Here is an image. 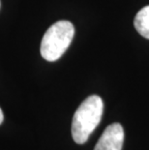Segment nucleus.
Here are the masks:
<instances>
[{"label":"nucleus","mask_w":149,"mask_h":150,"mask_svg":"<svg viewBox=\"0 0 149 150\" xmlns=\"http://www.w3.org/2000/svg\"><path fill=\"white\" fill-rule=\"evenodd\" d=\"M104 112L102 98L91 95L81 104L72 121V137L78 144L87 142L93 131L99 125Z\"/></svg>","instance_id":"obj_1"},{"label":"nucleus","mask_w":149,"mask_h":150,"mask_svg":"<svg viewBox=\"0 0 149 150\" xmlns=\"http://www.w3.org/2000/svg\"><path fill=\"white\" fill-rule=\"evenodd\" d=\"M75 35V27L68 21L53 23L44 35L41 42V55L47 61H56L71 45Z\"/></svg>","instance_id":"obj_2"},{"label":"nucleus","mask_w":149,"mask_h":150,"mask_svg":"<svg viewBox=\"0 0 149 150\" xmlns=\"http://www.w3.org/2000/svg\"><path fill=\"white\" fill-rule=\"evenodd\" d=\"M124 130L119 123L107 126L95 145L94 150H122Z\"/></svg>","instance_id":"obj_3"},{"label":"nucleus","mask_w":149,"mask_h":150,"mask_svg":"<svg viewBox=\"0 0 149 150\" xmlns=\"http://www.w3.org/2000/svg\"><path fill=\"white\" fill-rule=\"evenodd\" d=\"M134 25L142 37L149 39V5L139 11L135 18Z\"/></svg>","instance_id":"obj_4"},{"label":"nucleus","mask_w":149,"mask_h":150,"mask_svg":"<svg viewBox=\"0 0 149 150\" xmlns=\"http://www.w3.org/2000/svg\"><path fill=\"white\" fill-rule=\"evenodd\" d=\"M3 119H4V115H3L2 110H1V108H0V125H1V123L3 122Z\"/></svg>","instance_id":"obj_5"},{"label":"nucleus","mask_w":149,"mask_h":150,"mask_svg":"<svg viewBox=\"0 0 149 150\" xmlns=\"http://www.w3.org/2000/svg\"><path fill=\"white\" fill-rule=\"evenodd\" d=\"M0 8H1V1H0Z\"/></svg>","instance_id":"obj_6"}]
</instances>
